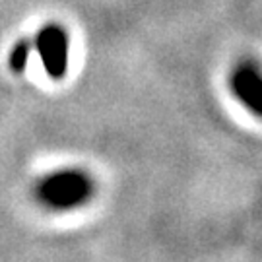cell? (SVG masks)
Listing matches in <instances>:
<instances>
[{"label": "cell", "instance_id": "3957f363", "mask_svg": "<svg viewBox=\"0 0 262 262\" xmlns=\"http://www.w3.org/2000/svg\"><path fill=\"white\" fill-rule=\"evenodd\" d=\"M235 97L262 119V70L253 62H239L229 76Z\"/></svg>", "mask_w": 262, "mask_h": 262}, {"label": "cell", "instance_id": "7a4b0ae2", "mask_svg": "<svg viewBox=\"0 0 262 262\" xmlns=\"http://www.w3.org/2000/svg\"><path fill=\"white\" fill-rule=\"evenodd\" d=\"M35 49L51 78H62L68 60V37L60 26H47L35 39Z\"/></svg>", "mask_w": 262, "mask_h": 262}, {"label": "cell", "instance_id": "277c9868", "mask_svg": "<svg viewBox=\"0 0 262 262\" xmlns=\"http://www.w3.org/2000/svg\"><path fill=\"white\" fill-rule=\"evenodd\" d=\"M29 53H31V43L29 41H19L18 45L14 47L12 55H10V64L16 72H21L28 66Z\"/></svg>", "mask_w": 262, "mask_h": 262}, {"label": "cell", "instance_id": "6da1fadb", "mask_svg": "<svg viewBox=\"0 0 262 262\" xmlns=\"http://www.w3.org/2000/svg\"><path fill=\"white\" fill-rule=\"evenodd\" d=\"M94 192V183L80 171H66L51 177L41 187V196L55 208H72L85 202Z\"/></svg>", "mask_w": 262, "mask_h": 262}]
</instances>
